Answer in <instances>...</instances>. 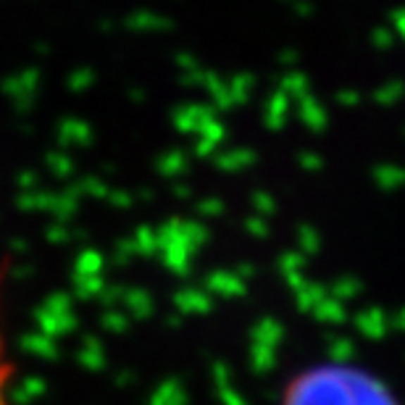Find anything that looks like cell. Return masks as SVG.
Returning a JSON list of instances; mask_svg holds the SVG:
<instances>
[{"label":"cell","instance_id":"cell-2","mask_svg":"<svg viewBox=\"0 0 405 405\" xmlns=\"http://www.w3.org/2000/svg\"><path fill=\"white\" fill-rule=\"evenodd\" d=\"M3 287H6V274L0 271V405H19L16 403V363L11 356L6 313H3Z\"/></svg>","mask_w":405,"mask_h":405},{"label":"cell","instance_id":"cell-1","mask_svg":"<svg viewBox=\"0 0 405 405\" xmlns=\"http://www.w3.org/2000/svg\"><path fill=\"white\" fill-rule=\"evenodd\" d=\"M282 405H403L390 387L356 363L326 361L297 371L285 385Z\"/></svg>","mask_w":405,"mask_h":405}]
</instances>
